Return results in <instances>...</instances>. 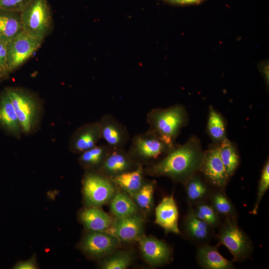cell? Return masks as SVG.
<instances>
[{
  "label": "cell",
  "mask_w": 269,
  "mask_h": 269,
  "mask_svg": "<svg viewBox=\"0 0 269 269\" xmlns=\"http://www.w3.org/2000/svg\"><path fill=\"white\" fill-rule=\"evenodd\" d=\"M204 152L199 139L192 136L182 145L174 146L165 156L144 171L156 176H166L185 182L200 170Z\"/></svg>",
  "instance_id": "obj_1"
},
{
  "label": "cell",
  "mask_w": 269,
  "mask_h": 269,
  "mask_svg": "<svg viewBox=\"0 0 269 269\" xmlns=\"http://www.w3.org/2000/svg\"><path fill=\"white\" fill-rule=\"evenodd\" d=\"M146 120L152 131L169 144L174 146L175 140L188 121L185 108L177 104L170 107L151 110Z\"/></svg>",
  "instance_id": "obj_2"
},
{
  "label": "cell",
  "mask_w": 269,
  "mask_h": 269,
  "mask_svg": "<svg viewBox=\"0 0 269 269\" xmlns=\"http://www.w3.org/2000/svg\"><path fill=\"white\" fill-rule=\"evenodd\" d=\"M22 31L43 40L52 26V14L47 0H31L20 12Z\"/></svg>",
  "instance_id": "obj_3"
},
{
  "label": "cell",
  "mask_w": 269,
  "mask_h": 269,
  "mask_svg": "<svg viewBox=\"0 0 269 269\" xmlns=\"http://www.w3.org/2000/svg\"><path fill=\"white\" fill-rule=\"evenodd\" d=\"M18 118L22 134H28L37 127L41 106L33 96L18 88L6 90Z\"/></svg>",
  "instance_id": "obj_4"
},
{
  "label": "cell",
  "mask_w": 269,
  "mask_h": 269,
  "mask_svg": "<svg viewBox=\"0 0 269 269\" xmlns=\"http://www.w3.org/2000/svg\"><path fill=\"white\" fill-rule=\"evenodd\" d=\"M174 146L169 144L149 129L133 137L127 151L135 162V160L146 161L165 154Z\"/></svg>",
  "instance_id": "obj_5"
},
{
  "label": "cell",
  "mask_w": 269,
  "mask_h": 269,
  "mask_svg": "<svg viewBox=\"0 0 269 269\" xmlns=\"http://www.w3.org/2000/svg\"><path fill=\"white\" fill-rule=\"evenodd\" d=\"M218 239L219 245L225 246L235 261H242L251 253L250 240L231 218H228L221 228Z\"/></svg>",
  "instance_id": "obj_6"
},
{
  "label": "cell",
  "mask_w": 269,
  "mask_h": 269,
  "mask_svg": "<svg viewBox=\"0 0 269 269\" xmlns=\"http://www.w3.org/2000/svg\"><path fill=\"white\" fill-rule=\"evenodd\" d=\"M83 190L86 203L90 207H100L111 200L115 189L111 180L101 173L88 172L84 178Z\"/></svg>",
  "instance_id": "obj_7"
},
{
  "label": "cell",
  "mask_w": 269,
  "mask_h": 269,
  "mask_svg": "<svg viewBox=\"0 0 269 269\" xmlns=\"http://www.w3.org/2000/svg\"><path fill=\"white\" fill-rule=\"evenodd\" d=\"M43 40L22 32L7 42V66L9 72L23 65L41 47Z\"/></svg>",
  "instance_id": "obj_8"
},
{
  "label": "cell",
  "mask_w": 269,
  "mask_h": 269,
  "mask_svg": "<svg viewBox=\"0 0 269 269\" xmlns=\"http://www.w3.org/2000/svg\"><path fill=\"white\" fill-rule=\"evenodd\" d=\"M200 170L214 186L220 188L226 186L229 177L220 157L219 144L212 145L204 152Z\"/></svg>",
  "instance_id": "obj_9"
},
{
  "label": "cell",
  "mask_w": 269,
  "mask_h": 269,
  "mask_svg": "<svg viewBox=\"0 0 269 269\" xmlns=\"http://www.w3.org/2000/svg\"><path fill=\"white\" fill-rule=\"evenodd\" d=\"M119 241L108 232L89 231L83 237L80 247L86 254L98 258L112 253Z\"/></svg>",
  "instance_id": "obj_10"
},
{
  "label": "cell",
  "mask_w": 269,
  "mask_h": 269,
  "mask_svg": "<svg viewBox=\"0 0 269 269\" xmlns=\"http://www.w3.org/2000/svg\"><path fill=\"white\" fill-rule=\"evenodd\" d=\"M101 138L112 149H122L130 140L127 128L111 114L103 115L99 121Z\"/></svg>",
  "instance_id": "obj_11"
},
{
  "label": "cell",
  "mask_w": 269,
  "mask_h": 269,
  "mask_svg": "<svg viewBox=\"0 0 269 269\" xmlns=\"http://www.w3.org/2000/svg\"><path fill=\"white\" fill-rule=\"evenodd\" d=\"M101 138L99 122L85 124L72 134L69 143V149L73 153H82L96 146Z\"/></svg>",
  "instance_id": "obj_12"
},
{
  "label": "cell",
  "mask_w": 269,
  "mask_h": 269,
  "mask_svg": "<svg viewBox=\"0 0 269 269\" xmlns=\"http://www.w3.org/2000/svg\"><path fill=\"white\" fill-rule=\"evenodd\" d=\"M144 221L137 214L121 218L114 222L107 231L120 241L132 242L138 240L142 236Z\"/></svg>",
  "instance_id": "obj_13"
},
{
  "label": "cell",
  "mask_w": 269,
  "mask_h": 269,
  "mask_svg": "<svg viewBox=\"0 0 269 269\" xmlns=\"http://www.w3.org/2000/svg\"><path fill=\"white\" fill-rule=\"evenodd\" d=\"M138 241L142 256L150 265H161L170 259L171 250L163 241L154 237L144 236Z\"/></svg>",
  "instance_id": "obj_14"
},
{
  "label": "cell",
  "mask_w": 269,
  "mask_h": 269,
  "mask_svg": "<svg viewBox=\"0 0 269 269\" xmlns=\"http://www.w3.org/2000/svg\"><path fill=\"white\" fill-rule=\"evenodd\" d=\"M139 164L135 162L125 149H112L99 170L109 178L135 169Z\"/></svg>",
  "instance_id": "obj_15"
},
{
  "label": "cell",
  "mask_w": 269,
  "mask_h": 269,
  "mask_svg": "<svg viewBox=\"0 0 269 269\" xmlns=\"http://www.w3.org/2000/svg\"><path fill=\"white\" fill-rule=\"evenodd\" d=\"M178 211L173 196L164 197L155 209V223L166 233L180 234Z\"/></svg>",
  "instance_id": "obj_16"
},
{
  "label": "cell",
  "mask_w": 269,
  "mask_h": 269,
  "mask_svg": "<svg viewBox=\"0 0 269 269\" xmlns=\"http://www.w3.org/2000/svg\"><path fill=\"white\" fill-rule=\"evenodd\" d=\"M0 127L15 137L19 138L22 134L18 118L6 91L0 96Z\"/></svg>",
  "instance_id": "obj_17"
},
{
  "label": "cell",
  "mask_w": 269,
  "mask_h": 269,
  "mask_svg": "<svg viewBox=\"0 0 269 269\" xmlns=\"http://www.w3.org/2000/svg\"><path fill=\"white\" fill-rule=\"evenodd\" d=\"M199 265L206 269H232L235 268L232 261L224 258L216 247L204 245L200 247L197 252Z\"/></svg>",
  "instance_id": "obj_18"
},
{
  "label": "cell",
  "mask_w": 269,
  "mask_h": 269,
  "mask_svg": "<svg viewBox=\"0 0 269 269\" xmlns=\"http://www.w3.org/2000/svg\"><path fill=\"white\" fill-rule=\"evenodd\" d=\"M80 219L87 229L93 231H107L114 222L107 213L97 207L83 210Z\"/></svg>",
  "instance_id": "obj_19"
},
{
  "label": "cell",
  "mask_w": 269,
  "mask_h": 269,
  "mask_svg": "<svg viewBox=\"0 0 269 269\" xmlns=\"http://www.w3.org/2000/svg\"><path fill=\"white\" fill-rule=\"evenodd\" d=\"M143 169L139 164L135 169L109 178L113 183L128 192L131 196L143 184Z\"/></svg>",
  "instance_id": "obj_20"
},
{
  "label": "cell",
  "mask_w": 269,
  "mask_h": 269,
  "mask_svg": "<svg viewBox=\"0 0 269 269\" xmlns=\"http://www.w3.org/2000/svg\"><path fill=\"white\" fill-rule=\"evenodd\" d=\"M0 12V38L8 42L23 32L20 12Z\"/></svg>",
  "instance_id": "obj_21"
},
{
  "label": "cell",
  "mask_w": 269,
  "mask_h": 269,
  "mask_svg": "<svg viewBox=\"0 0 269 269\" xmlns=\"http://www.w3.org/2000/svg\"><path fill=\"white\" fill-rule=\"evenodd\" d=\"M185 230L188 236L197 241L207 240L211 235V227L199 219L191 209L185 219Z\"/></svg>",
  "instance_id": "obj_22"
},
{
  "label": "cell",
  "mask_w": 269,
  "mask_h": 269,
  "mask_svg": "<svg viewBox=\"0 0 269 269\" xmlns=\"http://www.w3.org/2000/svg\"><path fill=\"white\" fill-rule=\"evenodd\" d=\"M111 150L107 144L96 145L81 153L79 162L86 169L99 170Z\"/></svg>",
  "instance_id": "obj_23"
},
{
  "label": "cell",
  "mask_w": 269,
  "mask_h": 269,
  "mask_svg": "<svg viewBox=\"0 0 269 269\" xmlns=\"http://www.w3.org/2000/svg\"><path fill=\"white\" fill-rule=\"evenodd\" d=\"M110 210L117 219H121L137 214V206L125 193L118 192L111 199Z\"/></svg>",
  "instance_id": "obj_24"
},
{
  "label": "cell",
  "mask_w": 269,
  "mask_h": 269,
  "mask_svg": "<svg viewBox=\"0 0 269 269\" xmlns=\"http://www.w3.org/2000/svg\"><path fill=\"white\" fill-rule=\"evenodd\" d=\"M219 144L220 157L230 177L239 166L240 158L238 152L235 145L227 138Z\"/></svg>",
  "instance_id": "obj_25"
},
{
  "label": "cell",
  "mask_w": 269,
  "mask_h": 269,
  "mask_svg": "<svg viewBox=\"0 0 269 269\" xmlns=\"http://www.w3.org/2000/svg\"><path fill=\"white\" fill-rule=\"evenodd\" d=\"M207 132L215 143L219 144L226 139V123L222 115L212 106L209 108Z\"/></svg>",
  "instance_id": "obj_26"
},
{
  "label": "cell",
  "mask_w": 269,
  "mask_h": 269,
  "mask_svg": "<svg viewBox=\"0 0 269 269\" xmlns=\"http://www.w3.org/2000/svg\"><path fill=\"white\" fill-rule=\"evenodd\" d=\"M185 183L186 195L190 201L198 202L207 196V187L198 176L194 174Z\"/></svg>",
  "instance_id": "obj_27"
},
{
  "label": "cell",
  "mask_w": 269,
  "mask_h": 269,
  "mask_svg": "<svg viewBox=\"0 0 269 269\" xmlns=\"http://www.w3.org/2000/svg\"><path fill=\"white\" fill-rule=\"evenodd\" d=\"M154 185L151 182H144L140 189L132 197L140 208L149 210L153 205Z\"/></svg>",
  "instance_id": "obj_28"
},
{
  "label": "cell",
  "mask_w": 269,
  "mask_h": 269,
  "mask_svg": "<svg viewBox=\"0 0 269 269\" xmlns=\"http://www.w3.org/2000/svg\"><path fill=\"white\" fill-rule=\"evenodd\" d=\"M211 202L212 207L218 215L231 218L235 214L233 204L223 192L218 191L213 193Z\"/></svg>",
  "instance_id": "obj_29"
},
{
  "label": "cell",
  "mask_w": 269,
  "mask_h": 269,
  "mask_svg": "<svg viewBox=\"0 0 269 269\" xmlns=\"http://www.w3.org/2000/svg\"><path fill=\"white\" fill-rule=\"evenodd\" d=\"M195 215L208 224L211 228L217 226L219 217L212 205L203 202H198L195 209H192Z\"/></svg>",
  "instance_id": "obj_30"
},
{
  "label": "cell",
  "mask_w": 269,
  "mask_h": 269,
  "mask_svg": "<svg viewBox=\"0 0 269 269\" xmlns=\"http://www.w3.org/2000/svg\"><path fill=\"white\" fill-rule=\"evenodd\" d=\"M132 258L127 253H116L105 260L101 264L103 269H125L131 264Z\"/></svg>",
  "instance_id": "obj_31"
},
{
  "label": "cell",
  "mask_w": 269,
  "mask_h": 269,
  "mask_svg": "<svg viewBox=\"0 0 269 269\" xmlns=\"http://www.w3.org/2000/svg\"><path fill=\"white\" fill-rule=\"evenodd\" d=\"M269 187V162L268 159L263 168L259 181L257 200L251 213L257 214L261 201Z\"/></svg>",
  "instance_id": "obj_32"
},
{
  "label": "cell",
  "mask_w": 269,
  "mask_h": 269,
  "mask_svg": "<svg viewBox=\"0 0 269 269\" xmlns=\"http://www.w3.org/2000/svg\"><path fill=\"white\" fill-rule=\"evenodd\" d=\"M31 0H0V9L21 12Z\"/></svg>",
  "instance_id": "obj_33"
},
{
  "label": "cell",
  "mask_w": 269,
  "mask_h": 269,
  "mask_svg": "<svg viewBox=\"0 0 269 269\" xmlns=\"http://www.w3.org/2000/svg\"><path fill=\"white\" fill-rule=\"evenodd\" d=\"M7 42L0 38V71L5 75L9 73L7 66Z\"/></svg>",
  "instance_id": "obj_34"
},
{
  "label": "cell",
  "mask_w": 269,
  "mask_h": 269,
  "mask_svg": "<svg viewBox=\"0 0 269 269\" xmlns=\"http://www.w3.org/2000/svg\"><path fill=\"white\" fill-rule=\"evenodd\" d=\"M166 2L178 5H184L190 4H198L205 0H164Z\"/></svg>",
  "instance_id": "obj_35"
},
{
  "label": "cell",
  "mask_w": 269,
  "mask_h": 269,
  "mask_svg": "<svg viewBox=\"0 0 269 269\" xmlns=\"http://www.w3.org/2000/svg\"><path fill=\"white\" fill-rule=\"evenodd\" d=\"M36 266L33 259L28 261L20 262L17 263L14 266V269H36Z\"/></svg>",
  "instance_id": "obj_36"
},
{
  "label": "cell",
  "mask_w": 269,
  "mask_h": 269,
  "mask_svg": "<svg viewBox=\"0 0 269 269\" xmlns=\"http://www.w3.org/2000/svg\"><path fill=\"white\" fill-rule=\"evenodd\" d=\"M263 70V73L264 75V77L266 79V80L268 83L269 82V66L267 64L263 65V67L262 68Z\"/></svg>",
  "instance_id": "obj_37"
},
{
  "label": "cell",
  "mask_w": 269,
  "mask_h": 269,
  "mask_svg": "<svg viewBox=\"0 0 269 269\" xmlns=\"http://www.w3.org/2000/svg\"><path fill=\"white\" fill-rule=\"evenodd\" d=\"M6 76L4 74L0 71V82L2 80V79Z\"/></svg>",
  "instance_id": "obj_38"
}]
</instances>
